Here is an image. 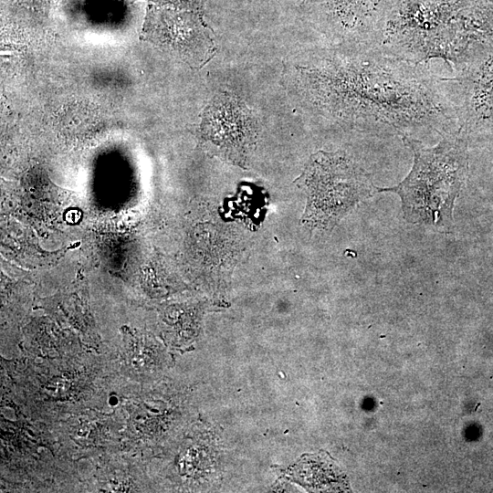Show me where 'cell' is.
I'll list each match as a JSON object with an SVG mask.
<instances>
[{
    "instance_id": "cell-2",
    "label": "cell",
    "mask_w": 493,
    "mask_h": 493,
    "mask_svg": "<svg viewBox=\"0 0 493 493\" xmlns=\"http://www.w3.org/2000/svg\"><path fill=\"white\" fill-rule=\"evenodd\" d=\"M464 131L443 136L435 147L403 136L412 151L414 163L407 176L397 185L381 188L399 195L404 219L411 224L445 227L453 222V209L467 172Z\"/></svg>"
},
{
    "instance_id": "cell-8",
    "label": "cell",
    "mask_w": 493,
    "mask_h": 493,
    "mask_svg": "<svg viewBox=\"0 0 493 493\" xmlns=\"http://www.w3.org/2000/svg\"><path fill=\"white\" fill-rule=\"evenodd\" d=\"M168 1L183 3L184 5L187 4L189 5H193V4L195 2V0H168Z\"/></svg>"
},
{
    "instance_id": "cell-1",
    "label": "cell",
    "mask_w": 493,
    "mask_h": 493,
    "mask_svg": "<svg viewBox=\"0 0 493 493\" xmlns=\"http://www.w3.org/2000/svg\"><path fill=\"white\" fill-rule=\"evenodd\" d=\"M307 83L323 111L378 132L403 137L428 130L444 136L459 129L444 78L375 42H360L353 56L323 58L308 70Z\"/></svg>"
},
{
    "instance_id": "cell-4",
    "label": "cell",
    "mask_w": 493,
    "mask_h": 493,
    "mask_svg": "<svg viewBox=\"0 0 493 493\" xmlns=\"http://www.w3.org/2000/svg\"><path fill=\"white\" fill-rule=\"evenodd\" d=\"M201 131L223 159L244 166L257 129L253 112L237 96L221 93L204 110Z\"/></svg>"
},
{
    "instance_id": "cell-5",
    "label": "cell",
    "mask_w": 493,
    "mask_h": 493,
    "mask_svg": "<svg viewBox=\"0 0 493 493\" xmlns=\"http://www.w3.org/2000/svg\"><path fill=\"white\" fill-rule=\"evenodd\" d=\"M148 17L158 39L187 61L196 66L210 59L214 43L197 21L157 11H151Z\"/></svg>"
},
{
    "instance_id": "cell-6",
    "label": "cell",
    "mask_w": 493,
    "mask_h": 493,
    "mask_svg": "<svg viewBox=\"0 0 493 493\" xmlns=\"http://www.w3.org/2000/svg\"><path fill=\"white\" fill-rule=\"evenodd\" d=\"M294 469L295 476L305 486L314 490H341L346 488L344 477L327 456H304Z\"/></svg>"
},
{
    "instance_id": "cell-3",
    "label": "cell",
    "mask_w": 493,
    "mask_h": 493,
    "mask_svg": "<svg viewBox=\"0 0 493 493\" xmlns=\"http://www.w3.org/2000/svg\"><path fill=\"white\" fill-rule=\"evenodd\" d=\"M298 183L307 194L302 220L312 228L330 229L379 188L344 152L320 151L310 156Z\"/></svg>"
},
{
    "instance_id": "cell-7",
    "label": "cell",
    "mask_w": 493,
    "mask_h": 493,
    "mask_svg": "<svg viewBox=\"0 0 493 493\" xmlns=\"http://www.w3.org/2000/svg\"><path fill=\"white\" fill-rule=\"evenodd\" d=\"M16 1L23 5L37 8L40 12H44V11H47L54 4L56 0H16Z\"/></svg>"
}]
</instances>
